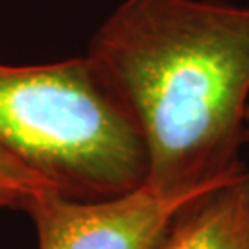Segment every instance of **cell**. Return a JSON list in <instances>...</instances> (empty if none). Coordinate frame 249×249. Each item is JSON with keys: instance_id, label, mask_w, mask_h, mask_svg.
I'll return each instance as SVG.
<instances>
[{"instance_id": "6da1fadb", "label": "cell", "mask_w": 249, "mask_h": 249, "mask_svg": "<svg viewBox=\"0 0 249 249\" xmlns=\"http://www.w3.org/2000/svg\"><path fill=\"white\" fill-rule=\"evenodd\" d=\"M133 118L146 185L188 199L244 166L249 8L218 0H124L87 52Z\"/></svg>"}, {"instance_id": "7a4b0ae2", "label": "cell", "mask_w": 249, "mask_h": 249, "mask_svg": "<svg viewBox=\"0 0 249 249\" xmlns=\"http://www.w3.org/2000/svg\"><path fill=\"white\" fill-rule=\"evenodd\" d=\"M0 151L74 199L122 196L148 178L142 137L87 55L0 65Z\"/></svg>"}, {"instance_id": "3957f363", "label": "cell", "mask_w": 249, "mask_h": 249, "mask_svg": "<svg viewBox=\"0 0 249 249\" xmlns=\"http://www.w3.org/2000/svg\"><path fill=\"white\" fill-rule=\"evenodd\" d=\"M190 199L162 197L148 185L106 199H74L50 188L24 211L36 223L39 249H159Z\"/></svg>"}, {"instance_id": "277c9868", "label": "cell", "mask_w": 249, "mask_h": 249, "mask_svg": "<svg viewBox=\"0 0 249 249\" xmlns=\"http://www.w3.org/2000/svg\"><path fill=\"white\" fill-rule=\"evenodd\" d=\"M159 249H249V170L183 205Z\"/></svg>"}, {"instance_id": "5b68a950", "label": "cell", "mask_w": 249, "mask_h": 249, "mask_svg": "<svg viewBox=\"0 0 249 249\" xmlns=\"http://www.w3.org/2000/svg\"><path fill=\"white\" fill-rule=\"evenodd\" d=\"M50 188L52 187L45 179H41L34 172H30L26 166L18 164L17 160H13L11 157L4 155L0 151V190H4L9 196L15 197L18 209L24 211L34 197L43 194L45 190H50Z\"/></svg>"}, {"instance_id": "8992f818", "label": "cell", "mask_w": 249, "mask_h": 249, "mask_svg": "<svg viewBox=\"0 0 249 249\" xmlns=\"http://www.w3.org/2000/svg\"><path fill=\"white\" fill-rule=\"evenodd\" d=\"M4 207H15V209H18V203L17 199L13 196H9L8 192L0 190V209H4Z\"/></svg>"}, {"instance_id": "52a82bcc", "label": "cell", "mask_w": 249, "mask_h": 249, "mask_svg": "<svg viewBox=\"0 0 249 249\" xmlns=\"http://www.w3.org/2000/svg\"><path fill=\"white\" fill-rule=\"evenodd\" d=\"M246 142H249V107L246 113Z\"/></svg>"}]
</instances>
